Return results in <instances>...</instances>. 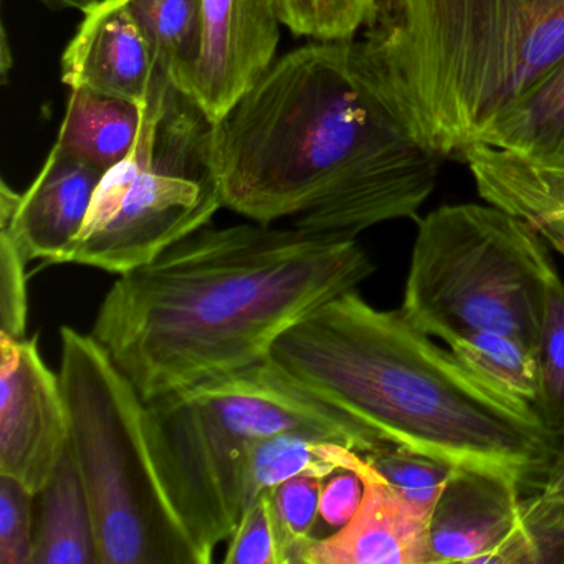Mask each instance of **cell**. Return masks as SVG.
Here are the masks:
<instances>
[{"label":"cell","mask_w":564,"mask_h":564,"mask_svg":"<svg viewBox=\"0 0 564 564\" xmlns=\"http://www.w3.org/2000/svg\"><path fill=\"white\" fill-rule=\"evenodd\" d=\"M523 511L538 550L564 534V432L544 470L523 488Z\"/></svg>","instance_id":"26"},{"label":"cell","mask_w":564,"mask_h":564,"mask_svg":"<svg viewBox=\"0 0 564 564\" xmlns=\"http://www.w3.org/2000/svg\"><path fill=\"white\" fill-rule=\"evenodd\" d=\"M273 359L384 441L454 467L503 471L528 487L557 444L534 409L495 391L402 310L356 290L286 329Z\"/></svg>","instance_id":"3"},{"label":"cell","mask_w":564,"mask_h":564,"mask_svg":"<svg viewBox=\"0 0 564 564\" xmlns=\"http://www.w3.org/2000/svg\"><path fill=\"white\" fill-rule=\"evenodd\" d=\"M68 441L70 417L61 376L42 358L37 335L0 333V475L39 495Z\"/></svg>","instance_id":"10"},{"label":"cell","mask_w":564,"mask_h":564,"mask_svg":"<svg viewBox=\"0 0 564 564\" xmlns=\"http://www.w3.org/2000/svg\"><path fill=\"white\" fill-rule=\"evenodd\" d=\"M536 232L546 240L550 249L560 253L564 259V223L550 224V226L541 227Z\"/></svg>","instance_id":"31"},{"label":"cell","mask_w":564,"mask_h":564,"mask_svg":"<svg viewBox=\"0 0 564 564\" xmlns=\"http://www.w3.org/2000/svg\"><path fill=\"white\" fill-rule=\"evenodd\" d=\"M226 564H280L269 498L263 491L240 518L227 547Z\"/></svg>","instance_id":"29"},{"label":"cell","mask_w":564,"mask_h":564,"mask_svg":"<svg viewBox=\"0 0 564 564\" xmlns=\"http://www.w3.org/2000/svg\"><path fill=\"white\" fill-rule=\"evenodd\" d=\"M105 171L52 148L34 183L15 193L2 181L0 232L8 234L28 262L68 263Z\"/></svg>","instance_id":"12"},{"label":"cell","mask_w":564,"mask_h":564,"mask_svg":"<svg viewBox=\"0 0 564 564\" xmlns=\"http://www.w3.org/2000/svg\"><path fill=\"white\" fill-rule=\"evenodd\" d=\"M167 72L124 0H95L62 55V82L70 90L144 105ZM170 74V72H167Z\"/></svg>","instance_id":"14"},{"label":"cell","mask_w":564,"mask_h":564,"mask_svg":"<svg viewBox=\"0 0 564 564\" xmlns=\"http://www.w3.org/2000/svg\"><path fill=\"white\" fill-rule=\"evenodd\" d=\"M37 495L0 475V564H34Z\"/></svg>","instance_id":"27"},{"label":"cell","mask_w":564,"mask_h":564,"mask_svg":"<svg viewBox=\"0 0 564 564\" xmlns=\"http://www.w3.org/2000/svg\"><path fill=\"white\" fill-rule=\"evenodd\" d=\"M70 447L94 518L97 564H206L158 478L141 399L94 335L61 329Z\"/></svg>","instance_id":"6"},{"label":"cell","mask_w":564,"mask_h":564,"mask_svg":"<svg viewBox=\"0 0 564 564\" xmlns=\"http://www.w3.org/2000/svg\"><path fill=\"white\" fill-rule=\"evenodd\" d=\"M462 160L485 203L534 230L564 223V158L538 160L505 148L475 144Z\"/></svg>","instance_id":"15"},{"label":"cell","mask_w":564,"mask_h":564,"mask_svg":"<svg viewBox=\"0 0 564 564\" xmlns=\"http://www.w3.org/2000/svg\"><path fill=\"white\" fill-rule=\"evenodd\" d=\"M384 0H279L283 25L312 41L355 39Z\"/></svg>","instance_id":"25"},{"label":"cell","mask_w":564,"mask_h":564,"mask_svg":"<svg viewBox=\"0 0 564 564\" xmlns=\"http://www.w3.org/2000/svg\"><path fill=\"white\" fill-rule=\"evenodd\" d=\"M45 8L51 11H67V9H75V11L84 12L85 9L90 8L95 0H37Z\"/></svg>","instance_id":"32"},{"label":"cell","mask_w":564,"mask_h":564,"mask_svg":"<svg viewBox=\"0 0 564 564\" xmlns=\"http://www.w3.org/2000/svg\"><path fill=\"white\" fill-rule=\"evenodd\" d=\"M224 207L308 232L356 239L415 219L437 186L425 150L386 98L361 41H313L275 61L214 124Z\"/></svg>","instance_id":"1"},{"label":"cell","mask_w":564,"mask_h":564,"mask_svg":"<svg viewBox=\"0 0 564 564\" xmlns=\"http://www.w3.org/2000/svg\"><path fill=\"white\" fill-rule=\"evenodd\" d=\"M170 77L189 67L200 37L203 0H124Z\"/></svg>","instance_id":"21"},{"label":"cell","mask_w":564,"mask_h":564,"mask_svg":"<svg viewBox=\"0 0 564 564\" xmlns=\"http://www.w3.org/2000/svg\"><path fill=\"white\" fill-rule=\"evenodd\" d=\"M452 563L540 564L517 478L452 468L427 517V564Z\"/></svg>","instance_id":"9"},{"label":"cell","mask_w":564,"mask_h":564,"mask_svg":"<svg viewBox=\"0 0 564 564\" xmlns=\"http://www.w3.org/2000/svg\"><path fill=\"white\" fill-rule=\"evenodd\" d=\"M214 123L161 74L131 153L101 177L68 263L124 275L207 227L224 207Z\"/></svg>","instance_id":"8"},{"label":"cell","mask_w":564,"mask_h":564,"mask_svg":"<svg viewBox=\"0 0 564 564\" xmlns=\"http://www.w3.org/2000/svg\"><path fill=\"white\" fill-rule=\"evenodd\" d=\"M366 57L412 137L464 156L564 61V0H384Z\"/></svg>","instance_id":"4"},{"label":"cell","mask_w":564,"mask_h":564,"mask_svg":"<svg viewBox=\"0 0 564 564\" xmlns=\"http://www.w3.org/2000/svg\"><path fill=\"white\" fill-rule=\"evenodd\" d=\"M28 263L14 240L0 232V326L12 338L28 332Z\"/></svg>","instance_id":"28"},{"label":"cell","mask_w":564,"mask_h":564,"mask_svg":"<svg viewBox=\"0 0 564 564\" xmlns=\"http://www.w3.org/2000/svg\"><path fill=\"white\" fill-rule=\"evenodd\" d=\"M39 498L34 564H97L90 501L70 441Z\"/></svg>","instance_id":"16"},{"label":"cell","mask_w":564,"mask_h":564,"mask_svg":"<svg viewBox=\"0 0 564 564\" xmlns=\"http://www.w3.org/2000/svg\"><path fill=\"white\" fill-rule=\"evenodd\" d=\"M336 445L295 431L267 435L253 442L243 468L246 510L263 491L279 487L290 478L305 475L326 480L341 470L336 464Z\"/></svg>","instance_id":"20"},{"label":"cell","mask_w":564,"mask_h":564,"mask_svg":"<svg viewBox=\"0 0 564 564\" xmlns=\"http://www.w3.org/2000/svg\"><path fill=\"white\" fill-rule=\"evenodd\" d=\"M389 487L415 510L429 517L454 465L401 445L384 444L361 454Z\"/></svg>","instance_id":"24"},{"label":"cell","mask_w":564,"mask_h":564,"mask_svg":"<svg viewBox=\"0 0 564 564\" xmlns=\"http://www.w3.org/2000/svg\"><path fill=\"white\" fill-rule=\"evenodd\" d=\"M336 464L362 481L355 517L326 538H313L300 564H427V517L402 500L358 452L336 445Z\"/></svg>","instance_id":"13"},{"label":"cell","mask_w":564,"mask_h":564,"mask_svg":"<svg viewBox=\"0 0 564 564\" xmlns=\"http://www.w3.org/2000/svg\"><path fill=\"white\" fill-rule=\"evenodd\" d=\"M540 395L534 412L554 435L564 432V280L551 283L541 323Z\"/></svg>","instance_id":"23"},{"label":"cell","mask_w":564,"mask_h":564,"mask_svg":"<svg viewBox=\"0 0 564 564\" xmlns=\"http://www.w3.org/2000/svg\"><path fill=\"white\" fill-rule=\"evenodd\" d=\"M452 355L505 398L534 409L540 395L538 351L514 336L474 332L448 343Z\"/></svg>","instance_id":"19"},{"label":"cell","mask_w":564,"mask_h":564,"mask_svg":"<svg viewBox=\"0 0 564 564\" xmlns=\"http://www.w3.org/2000/svg\"><path fill=\"white\" fill-rule=\"evenodd\" d=\"M547 247L530 224L491 204L438 207L419 220L402 313L445 345L484 329L538 351L560 276Z\"/></svg>","instance_id":"7"},{"label":"cell","mask_w":564,"mask_h":564,"mask_svg":"<svg viewBox=\"0 0 564 564\" xmlns=\"http://www.w3.org/2000/svg\"><path fill=\"white\" fill-rule=\"evenodd\" d=\"M362 481L352 470L335 471L322 485L319 495V518L328 527L339 528L349 523L362 500Z\"/></svg>","instance_id":"30"},{"label":"cell","mask_w":564,"mask_h":564,"mask_svg":"<svg viewBox=\"0 0 564 564\" xmlns=\"http://www.w3.org/2000/svg\"><path fill=\"white\" fill-rule=\"evenodd\" d=\"M322 478L295 477L267 491L280 564L302 563L303 550L315 538Z\"/></svg>","instance_id":"22"},{"label":"cell","mask_w":564,"mask_h":564,"mask_svg":"<svg viewBox=\"0 0 564 564\" xmlns=\"http://www.w3.org/2000/svg\"><path fill=\"white\" fill-rule=\"evenodd\" d=\"M478 144L505 148L538 160L564 158V61Z\"/></svg>","instance_id":"18"},{"label":"cell","mask_w":564,"mask_h":564,"mask_svg":"<svg viewBox=\"0 0 564 564\" xmlns=\"http://www.w3.org/2000/svg\"><path fill=\"white\" fill-rule=\"evenodd\" d=\"M375 270L356 239L253 220L204 227L120 275L91 335L150 402L269 358L286 329Z\"/></svg>","instance_id":"2"},{"label":"cell","mask_w":564,"mask_h":564,"mask_svg":"<svg viewBox=\"0 0 564 564\" xmlns=\"http://www.w3.org/2000/svg\"><path fill=\"white\" fill-rule=\"evenodd\" d=\"M282 25L279 0H203L196 58L171 80L220 123L275 64Z\"/></svg>","instance_id":"11"},{"label":"cell","mask_w":564,"mask_h":564,"mask_svg":"<svg viewBox=\"0 0 564 564\" xmlns=\"http://www.w3.org/2000/svg\"><path fill=\"white\" fill-rule=\"evenodd\" d=\"M302 432L368 454L389 444L306 388L272 356L147 402L144 432L158 478L206 564L246 510L250 445Z\"/></svg>","instance_id":"5"},{"label":"cell","mask_w":564,"mask_h":564,"mask_svg":"<svg viewBox=\"0 0 564 564\" xmlns=\"http://www.w3.org/2000/svg\"><path fill=\"white\" fill-rule=\"evenodd\" d=\"M141 121L143 105L70 90L55 147L107 173L133 150Z\"/></svg>","instance_id":"17"}]
</instances>
